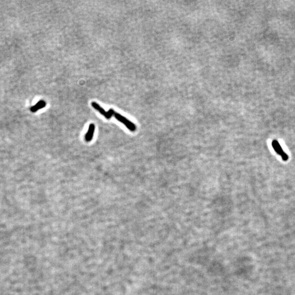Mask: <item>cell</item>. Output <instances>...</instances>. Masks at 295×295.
Returning <instances> with one entry per match:
<instances>
[{
  "label": "cell",
  "mask_w": 295,
  "mask_h": 295,
  "mask_svg": "<svg viewBox=\"0 0 295 295\" xmlns=\"http://www.w3.org/2000/svg\"><path fill=\"white\" fill-rule=\"evenodd\" d=\"M46 105V102L44 100H41L38 103H37L34 106H33L30 108V110L32 112L34 113L38 111V110L45 107Z\"/></svg>",
  "instance_id": "4"
},
{
  "label": "cell",
  "mask_w": 295,
  "mask_h": 295,
  "mask_svg": "<svg viewBox=\"0 0 295 295\" xmlns=\"http://www.w3.org/2000/svg\"><path fill=\"white\" fill-rule=\"evenodd\" d=\"M272 146L273 149H275V151H276L278 154H279L281 156L282 154L284 153V151H283V149L281 148L280 145L279 144V142L277 141V140H274L272 142Z\"/></svg>",
  "instance_id": "5"
},
{
  "label": "cell",
  "mask_w": 295,
  "mask_h": 295,
  "mask_svg": "<svg viewBox=\"0 0 295 295\" xmlns=\"http://www.w3.org/2000/svg\"><path fill=\"white\" fill-rule=\"evenodd\" d=\"M281 156L282 159H283V160L284 161H287L288 160V155L285 152L284 153L282 154Z\"/></svg>",
  "instance_id": "6"
},
{
  "label": "cell",
  "mask_w": 295,
  "mask_h": 295,
  "mask_svg": "<svg viewBox=\"0 0 295 295\" xmlns=\"http://www.w3.org/2000/svg\"><path fill=\"white\" fill-rule=\"evenodd\" d=\"M92 107L94 108L95 110L98 111L99 112L101 113V114L103 115V116H105L106 119H110L111 117H112L113 115H114V110L113 109H110L108 110V112H107L105 110L103 109V108L101 107L100 105L96 103V102H92Z\"/></svg>",
  "instance_id": "2"
},
{
  "label": "cell",
  "mask_w": 295,
  "mask_h": 295,
  "mask_svg": "<svg viewBox=\"0 0 295 295\" xmlns=\"http://www.w3.org/2000/svg\"><path fill=\"white\" fill-rule=\"evenodd\" d=\"M95 126L94 124H91L90 125L87 133L85 136V139L87 142H90L92 141V138L93 137L94 132H95Z\"/></svg>",
  "instance_id": "3"
},
{
  "label": "cell",
  "mask_w": 295,
  "mask_h": 295,
  "mask_svg": "<svg viewBox=\"0 0 295 295\" xmlns=\"http://www.w3.org/2000/svg\"><path fill=\"white\" fill-rule=\"evenodd\" d=\"M114 115L115 118L118 121H120L123 124H124L129 130H130L132 132H135V131L136 130L137 127L136 126V125L128 119H126L125 117H123V115H121L118 113H115Z\"/></svg>",
  "instance_id": "1"
}]
</instances>
